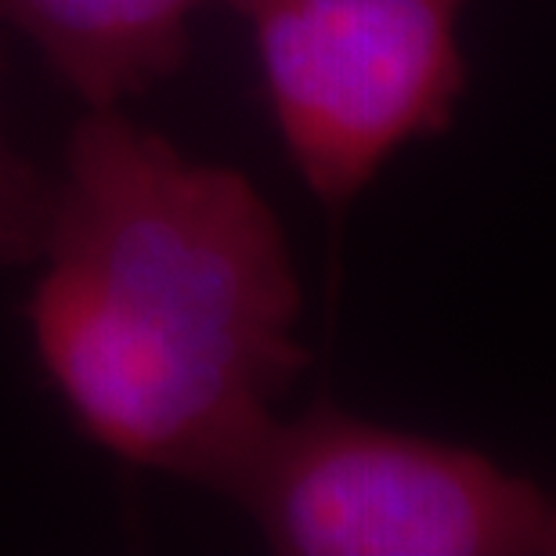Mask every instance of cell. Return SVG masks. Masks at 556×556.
Returning <instances> with one entry per match:
<instances>
[{"label":"cell","mask_w":556,"mask_h":556,"mask_svg":"<svg viewBox=\"0 0 556 556\" xmlns=\"http://www.w3.org/2000/svg\"><path fill=\"white\" fill-rule=\"evenodd\" d=\"M286 556H556V498L473 448L311 405L214 484Z\"/></svg>","instance_id":"7a4b0ae2"},{"label":"cell","mask_w":556,"mask_h":556,"mask_svg":"<svg viewBox=\"0 0 556 556\" xmlns=\"http://www.w3.org/2000/svg\"><path fill=\"white\" fill-rule=\"evenodd\" d=\"M51 203V177H43L11 144L0 119V261H33Z\"/></svg>","instance_id":"5b68a950"},{"label":"cell","mask_w":556,"mask_h":556,"mask_svg":"<svg viewBox=\"0 0 556 556\" xmlns=\"http://www.w3.org/2000/svg\"><path fill=\"white\" fill-rule=\"evenodd\" d=\"M26 326L76 430L214 488L307 369L300 278L250 177L91 109L51 177Z\"/></svg>","instance_id":"6da1fadb"},{"label":"cell","mask_w":556,"mask_h":556,"mask_svg":"<svg viewBox=\"0 0 556 556\" xmlns=\"http://www.w3.org/2000/svg\"><path fill=\"white\" fill-rule=\"evenodd\" d=\"M257 51L282 149L332 214L405 144L452 127L470 0H228Z\"/></svg>","instance_id":"3957f363"},{"label":"cell","mask_w":556,"mask_h":556,"mask_svg":"<svg viewBox=\"0 0 556 556\" xmlns=\"http://www.w3.org/2000/svg\"><path fill=\"white\" fill-rule=\"evenodd\" d=\"M206 0H0V29L29 40L87 109H119L188 59Z\"/></svg>","instance_id":"277c9868"}]
</instances>
